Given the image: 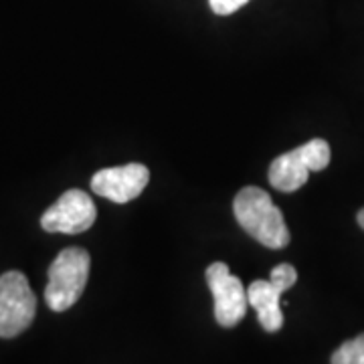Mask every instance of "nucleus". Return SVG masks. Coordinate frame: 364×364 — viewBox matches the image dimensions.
<instances>
[{
	"mask_svg": "<svg viewBox=\"0 0 364 364\" xmlns=\"http://www.w3.org/2000/svg\"><path fill=\"white\" fill-rule=\"evenodd\" d=\"M233 213L237 223L261 245L269 249H284L289 245L291 235L282 210L259 186L241 188L233 200Z\"/></svg>",
	"mask_w": 364,
	"mask_h": 364,
	"instance_id": "1",
	"label": "nucleus"
},
{
	"mask_svg": "<svg viewBox=\"0 0 364 364\" xmlns=\"http://www.w3.org/2000/svg\"><path fill=\"white\" fill-rule=\"evenodd\" d=\"M90 253L81 247H67L55 257L45 287V301L53 312H65L81 298L90 279Z\"/></svg>",
	"mask_w": 364,
	"mask_h": 364,
	"instance_id": "2",
	"label": "nucleus"
},
{
	"mask_svg": "<svg viewBox=\"0 0 364 364\" xmlns=\"http://www.w3.org/2000/svg\"><path fill=\"white\" fill-rule=\"evenodd\" d=\"M330 164V144L314 138L291 152L277 156L269 166V182L282 193H294L301 188L310 172H320Z\"/></svg>",
	"mask_w": 364,
	"mask_h": 364,
	"instance_id": "3",
	"label": "nucleus"
},
{
	"mask_svg": "<svg viewBox=\"0 0 364 364\" xmlns=\"http://www.w3.org/2000/svg\"><path fill=\"white\" fill-rule=\"evenodd\" d=\"M37 314V296L25 273L0 275V338H14L33 324Z\"/></svg>",
	"mask_w": 364,
	"mask_h": 364,
	"instance_id": "4",
	"label": "nucleus"
},
{
	"mask_svg": "<svg viewBox=\"0 0 364 364\" xmlns=\"http://www.w3.org/2000/svg\"><path fill=\"white\" fill-rule=\"evenodd\" d=\"M298 282V272L289 263H279L273 267L269 279H255L247 289L249 306L255 308L259 324L265 332H279L284 326L282 294Z\"/></svg>",
	"mask_w": 364,
	"mask_h": 364,
	"instance_id": "5",
	"label": "nucleus"
},
{
	"mask_svg": "<svg viewBox=\"0 0 364 364\" xmlns=\"http://www.w3.org/2000/svg\"><path fill=\"white\" fill-rule=\"evenodd\" d=\"M97 219V208L87 193L71 188L55 200L41 217V227L47 233H85Z\"/></svg>",
	"mask_w": 364,
	"mask_h": 364,
	"instance_id": "6",
	"label": "nucleus"
},
{
	"mask_svg": "<svg viewBox=\"0 0 364 364\" xmlns=\"http://www.w3.org/2000/svg\"><path fill=\"white\" fill-rule=\"evenodd\" d=\"M207 282L215 298V318L223 328H233L247 314V291L239 277L229 272L227 263L217 261L207 267Z\"/></svg>",
	"mask_w": 364,
	"mask_h": 364,
	"instance_id": "7",
	"label": "nucleus"
},
{
	"mask_svg": "<svg viewBox=\"0 0 364 364\" xmlns=\"http://www.w3.org/2000/svg\"><path fill=\"white\" fill-rule=\"evenodd\" d=\"M150 172L144 164H126L116 168H104L91 178V191L95 195L109 198L117 205L130 203L134 198L142 195V191L148 186Z\"/></svg>",
	"mask_w": 364,
	"mask_h": 364,
	"instance_id": "8",
	"label": "nucleus"
},
{
	"mask_svg": "<svg viewBox=\"0 0 364 364\" xmlns=\"http://www.w3.org/2000/svg\"><path fill=\"white\" fill-rule=\"evenodd\" d=\"M332 364H364V334L344 342L332 354Z\"/></svg>",
	"mask_w": 364,
	"mask_h": 364,
	"instance_id": "9",
	"label": "nucleus"
},
{
	"mask_svg": "<svg viewBox=\"0 0 364 364\" xmlns=\"http://www.w3.org/2000/svg\"><path fill=\"white\" fill-rule=\"evenodd\" d=\"M249 0H208L210 9L215 14H221V16H227V14L237 13L241 6H245Z\"/></svg>",
	"mask_w": 364,
	"mask_h": 364,
	"instance_id": "10",
	"label": "nucleus"
},
{
	"mask_svg": "<svg viewBox=\"0 0 364 364\" xmlns=\"http://www.w3.org/2000/svg\"><path fill=\"white\" fill-rule=\"evenodd\" d=\"M356 221H358V225H360V227L364 229V208H360V210H358V215H356Z\"/></svg>",
	"mask_w": 364,
	"mask_h": 364,
	"instance_id": "11",
	"label": "nucleus"
}]
</instances>
